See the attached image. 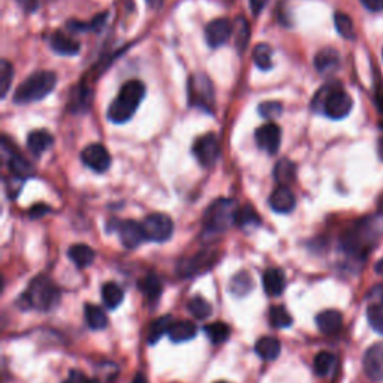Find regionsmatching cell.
I'll return each mask as SVG.
<instances>
[{
  "label": "cell",
  "instance_id": "obj_46",
  "mask_svg": "<svg viewBox=\"0 0 383 383\" xmlns=\"http://www.w3.org/2000/svg\"><path fill=\"white\" fill-rule=\"evenodd\" d=\"M364 8H367L371 12H382L383 11V0H361Z\"/></svg>",
  "mask_w": 383,
  "mask_h": 383
},
{
  "label": "cell",
  "instance_id": "obj_45",
  "mask_svg": "<svg viewBox=\"0 0 383 383\" xmlns=\"http://www.w3.org/2000/svg\"><path fill=\"white\" fill-rule=\"evenodd\" d=\"M17 3L26 14H32L40 6V0H17Z\"/></svg>",
  "mask_w": 383,
  "mask_h": 383
},
{
  "label": "cell",
  "instance_id": "obj_40",
  "mask_svg": "<svg viewBox=\"0 0 383 383\" xmlns=\"http://www.w3.org/2000/svg\"><path fill=\"white\" fill-rule=\"evenodd\" d=\"M252 287H253V280L250 279V275H248L247 273L237 274L231 282V292L237 296L246 295L248 291L252 289Z\"/></svg>",
  "mask_w": 383,
  "mask_h": 383
},
{
  "label": "cell",
  "instance_id": "obj_29",
  "mask_svg": "<svg viewBox=\"0 0 383 383\" xmlns=\"http://www.w3.org/2000/svg\"><path fill=\"white\" fill-rule=\"evenodd\" d=\"M8 165H9V171H11V174L17 178L26 180L27 177L33 176V167L20 155H11Z\"/></svg>",
  "mask_w": 383,
  "mask_h": 383
},
{
  "label": "cell",
  "instance_id": "obj_26",
  "mask_svg": "<svg viewBox=\"0 0 383 383\" xmlns=\"http://www.w3.org/2000/svg\"><path fill=\"white\" fill-rule=\"evenodd\" d=\"M295 172L296 168L292 162L287 159H282L277 162V165L274 167V180L279 183V186H289L295 180Z\"/></svg>",
  "mask_w": 383,
  "mask_h": 383
},
{
  "label": "cell",
  "instance_id": "obj_10",
  "mask_svg": "<svg viewBox=\"0 0 383 383\" xmlns=\"http://www.w3.org/2000/svg\"><path fill=\"white\" fill-rule=\"evenodd\" d=\"M255 139L257 147L266 151L268 155H275L280 148L282 142V129L279 124L266 123L264 126L257 128L255 132Z\"/></svg>",
  "mask_w": 383,
  "mask_h": 383
},
{
  "label": "cell",
  "instance_id": "obj_23",
  "mask_svg": "<svg viewBox=\"0 0 383 383\" xmlns=\"http://www.w3.org/2000/svg\"><path fill=\"white\" fill-rule=\"evenodd\" d=\"M53 51L60 56H76L80 53V42L63 33H54L50 40Z\"/></svg>",
  "mask_w": 383,
  "mask_h": 383
},
{
  "label": "cell",
  "instance_id": "obj_1",
  "mask_svg": "<svg viewBox=\"0 0 383 383\" xmlns=\"http://www.w3.org/2000/svg\"><path fill=\"white\" fill-rule=\"evenodd\" d=\"M383 238V219L380 216H368L357 220L341 235V248L349 256L367 257Z\"/></svg>",
  "mask_w": 383,
  "mask_h": 383
},
{
  "label": "cell",
  "instance_id": "obj_42",
  "mask_svg": "<svg viewBox=\"0 0 383 383\" xmlns=\"http://www.w3.org/2000/svg\"><path fill=\"white\" fill-rule=\"evenodd\" d=\"M71 99L74 101L72 105H71V110H72L74 112H76V111H84V110H87L85 107H87V105H89L87 101H90V93H89L87 89L83 87V89H80L78 94L72 96Z\"/></svg>",
  "mask_w": 383,
  "mask_h": 383
},
{
  "label": "cell",
  "instance_id": "obj_7",
  "mask_svg": "<svg viewBox=\"0 0 383 383\" xmlns=\"http://www.w3.org/2000/svg\"><path fill=\"white\" fill-rule=\"evenodd\" d=\"M238 204L234 199L220 198L207 208L204 216V225L208 231L223 232L235 223V214Z\"/></svg>",
  "mask_w": 383,
  "mask_h": 383
},
{
  "label": "cell",
  "instance_id": "obj_31",
  "mask_svg": "<svg viewBox=\"0 0 383 383\" xmlns=\"http://www.w3.org/2000/svg\"><path fill=\"white\" fill-rule=\"evenodd\" d=\"M102 300L108 309H117L123 301V291L116 283H107L102 287Z\"/></svg>",
  "mask_w": 383,
  "mask_h": 383
},
{
  "label": "cell",
  "instance_id": "obj_43",
  "mask_svg": "<svg viewBox=\"0 0 383 383\" xmlns=\"http://www.w3.org/2000/svg\"><path fill=\"white\" fill-rule=\"evenodd\" d=\"M48 213H50V207H48L46 204H36L31 210H28V216H31L32 219H41L42 216H45Z\"/></svg>",
  "mask_w": 383,
  "mask_h": 383
},
{
  "label": "cell",
  "instance_id": "obj_13",
  "mask_svg": "<svg viewBox=\"0 0 383 383\" xmlns=\"http://www.w3.org/2000/svg\"><path fill=\"white\" fill-rule=\"evenodd\" d=\"M362 366L366 375L375 382L383 380V341L375 343L364 353Z\"/></svg>",
  "mask_w": 383,
  "mask_h": 383
},
{
  "label": "cell",
  "instance_id": "obj_47",
  "mask_svg": "<svg viewBox=\"0 0 383 383\" xmlns=\"http://www.w3.org/2000/svg\"><path fill=\"white\" fill-rule=\"evenodd\" d=\"M268 0H248V5H250L252 12L255 15H259V12L266 6Z\"/></svg>",
  "mask_w": 383,
  "mask_h": 383
},
{
  "label": "cell",
  "instance_id": "obj_52",
  "mask_svg": "<svg viewBox=\"0 0 383 383\" xmlns=\"http://www.w3.org/2000/svg\"><path fill=\"white\" fill-rule=\"evenodd\" d=\"M133 383H148L146 376H142V375H137V377L133 379Z\"/></svg>",
  "mask_w": 383,
  "mask_h": 383
},
{
  "label": "cell",
  "instance_id": "obj_8",
  "mask_svg": "<svg viewBox=\"0 0 383 383\" xmlns=\"http://www.w3.org/2000/svg\"><path fill=\"white\" fill-rule=\"evenodd\" d=\"M142 229L148 241L164 243L174 232V223L169 216L162 213H153L144 219Z\"/></svg>",
  "mask_w": 383,
  "mask_h": 383
},
{
  "label": "cell",
  "instance_id": "obj_2",
  "mask_svg": "<svg viewBox=\"0 0 383 383\" xmlns=\"http://www.w3.org/2000/svg\"><path fill=\"white\" fill-rule=\"evenodd\" d=\"M144 96H146V85H144V83L139 80L124 83L117 98L111 102L107 117L117 124L129 121L133 117V114L137 112Z\"/></svg>",
  "mask_w": 383,
  "mask_h": 383
},
{
  "label": "cell",
  "instance_id": "obj_5",
  "mask_svg": "<svg viewBox=\"0 0 383 383\" xmlns=\"http://www.w3.org/2000/svg\"><path fill=\"white\" fill-rule=\"evenodd\" d=\"M23 300L26 307L46 312L56 307L60 300V292L50 279L40 275L28 284L27 291L23 293Z\"/></svg>",
  "mask_w": 383,
  "mask_h": 383
},
{
  "label": "cell",
  "instance_id": "obj_34",
  "mask_svg": "<svg viewBox=\"0 0 383 383\" xmlns=\"http://www.w3.org/2000/svg\"><path fill=\"white\" fill-rule=\"evenodd\" d=\"M187 307H189V312L192 313V316L199 321L210 318L213 313L212 305H210V303L205 298H203V296H195V298H192L189 301Z\"/></svg>",
  "mask_w": 383,
  "mask_h": 383
},
{
  "label": "cell",
  "instance_id": "obj_21",
  "mask_svg": "<svg viewBox=\"0 0 383 383\" xmlns=\"http://www.w3.org/2000/svg\"><path fill=\"white\" fill-rule=\"evenodd\" d=\"M280 350H282L280 341L275 337H270V335H266V337H262L257 340L256 346H255V352L257 353V357L264 361L277 359L280 355Z\"/></svg>",
  "mask_w": 383,
  "mask_h": 383
},
{
  "label": "cell",
  "instance_id": "obj_41",
  "mask_svg": "<svg viewBox=\"0 0 383 383\" xmlns=\"http://www.w3.org/2000/svg\"><path fill=\"white\" fill-rule=\"evenodd\" d=\"M257 111H259L261 116L266 120H274L277 119L282 114L283 111V107L280 102H275V101H268V102H264L259 105V108H257Z\"/></svg>",
  "mask_w": 383,
  "mask_h": 383
},
{
  "label": "cell",
  "instance_id": "obj_28",
  "mask_svg": "<svg viewBox=\"0 0 383 383\" xmlns=\"http://www.w3.org/2000/svg\"><path fill=\"white\" fill-rule=\"evenodd\" d=\"M172 323L171 316H160L159 319H156L150 325L148 328V334H147V340L150 344H156L162 337H164L165 334H168L169 327Z\"/></svg>",
  "mask_w": 383,
  "mask_h": 383
},
{
  "label": "cell",
  "instance_id": "obj_25",
  "mask_svg": "<svg viewBox=\"0 0 383 383\" xmlns=\"http://www.w3.org/2000/svg\"><path fill=\"white\" fill-rule=\"evenodd\" d=\"M84 314H85V322H87V325L92 330L99 331V330H103L108 325L107 314H105L103 309H101L99 305L85 304Z\"/></svg>",
  "mask_w": 383,
  "mask_h": 383
},
{
  "label": "cell",
  "instance_id": "obj_18",
  "mask_svg": "<svg viewBox=\"0 0 383 383\" xmlns=\"http://www.w3.org/2000/svg\"><path fill=\"white\" fill-rule=\"evenodd\" d=\"M314 66L322 75L332 74L340 66V54L334 48H323V50L316 54Z\"/></svg>",
  "mask_w": 383,
  "mask_h": 383
},
{
  "label": "cell",
  "instance_id": "obj_14",
  "mask_svg": "<svg viewBox=\"0 0 383 383\" xmlns=\"http://www.w3.org/2000/svg\"><path fill=\"white\" fill-rule=\"evenodd\" d=\"M371 303L367 307V319L370 327L383 335V286H377L370 292Z\"/></svg>",
  "mask_w": 383,
  "mask_h": 383
},
{
  "label": "cell",
  "instance_id": "obj_20",
  "mask_svg": "<svg viewBox=\"0 0 383 383\" xmlns=\"http://www.w3.org/2000/svg\"><path fill=\"white\" fill-rule=\"evenodd\" d=\"M54 144V138L46 130H33L27 137V148L33 156H41L42 153L50 150Z\"/></svg>",
  "mask_w": 383,
  "mask_h": 383
},
{
  "label": "cell",
  "instance_id": "obj_38",
  "mask_svg": "<svg viewBox=\"0 0 383 383\" xmlns=\"http://www.w3.org/2000/svg\"><path fill=\"white\" fill-rule=\"evenodd\" d=\"M334 23L337 32L344 37V40H355V27H353V22L350 20V17L337 12L334 15Z\"/></svg>",
  "mask_w": 383,
  "mask_h": 383
},
{
  "label": "cell",
  "instance_id": "obj_15",
  "mask_svg": "<svg viewBox=\"0 0 383 383\" xmlns=\"http://www.w3.org/2000/svg\"><path fill=\"white\" fill-rule=\"evenodd\" d=\"M119 235L120 241L126 248H137L144 239L146 234H144L142 223L135 222V220H124L119 226Z\"/></svg>",
  "mask_w": 383,
  "mask_h": 383
},
{
  "label": "cell",
  "instance_id": "obj_33",
  "mask_svg": "<svg viewBox=\"0 0 383 383\" xmlns=\"http://www.w3.org/2000/svg\"><path fill=\"white\" fill-rule=\"evenodd\" d=\"M273 50L268 44H257L253 48V60L256 66L262 71H268L273 68Z\"/></svg>",
  "mask_w": 383,
  "mask_h": 383
},
{
  "label": "cell",
  "instance_id": "obj_4",
  "mask_svg": "<svg viewBox=\"0 0 383 383\" xmlns=\"http://www.w3.org/2000/svg\"><path fill=\"white\" fill-rule=\"evenodd\" d=\"M57 84V75L51 71H37L18 85L14 93L17 103H31L41 101L50 94Z\"/></svg>",
  "mask_w": 383,
  "mask_h": 383
},
{
  "label": "cell",
  "instance_id": "obj_49",
  "mask_svg": "<svg viewBox=\"0 0 383 383\" xmlns=\"http://www.w3.org/2000/svg\"><path fill=\"white\" fill-rule=\"evenodd\" d=\"M162 2H164V0H147L148 6L153 8V9H158L162 5Z\"/></svg>",
  "mask_w": 383,
  "mask_h": 383
},
{
  "label": "cell",
  "instance_id": "obj_37",
  "mask_svg": "<svg viewBox=\"0 0 383 383\" xmlns=\"http://www.w3.org/2000/svg\"><path fill=\"white\" fill-rule=\"evenodd\" d=\"M142 292L146 295L148 301H158L162 293V283L156 274H148L146 279L142 280Z\"/></svg>",
  "mask_w": 383,
  "mask_h": 383
},
{
  "label": "cell",
  "instance_id": "obj_44",
  "mask_svg": "<svg viewBox=\"0 0 383 383\" xmlns=\"http://www.w3.org/2000/svg\"><path fill=\"white\" fill-rule=\"evenodd\" d=\"M63 383H90V379L85 377L84 373H81L80 370H71L68 379Z\"/></svg>",
  "mask_w": 383,
  "mask_h": 383
},
{
  "label": "cell",
  "instance_id": "obj_27",
  "mask_svg": "<svg viewBox=\"0 0 383 383\" xmlns=\"http://www.w3.org/2000/svg\"><path fill=\"white\" fill-rule=\"evenodd\" d=\"M232 35L238 53H243L248 44V36H250V26L244 17H238L235 20Z\"/></svg>",
  "mask_w": 383,
  "mask_h": 383
},
{
  "label": "cell",
  "instance_id": "obj_22",
  "mask_svg": "<svg viewBox=\"0 0 383 383\" xmlns=\"http://www.w3.org/2000/svg\"><path fill=\"white\" fill-rule=\"evenodd\" d=\"M196 325L190 321H180V322H172L168 337L171 341L174 343H183L189 341L196 335Z\"/></svg>",
  "mask_w": 383,
  "mask_h": 383
},
{
  "label": "cell",
  "instance_id": "obj_9",
  "mask_svg": "<svg viewBox=\"0 0 383 383\" xmlns=\"http://www.w3.org/2000/svg\"><path fill=\"white\" fill-rule=\"evenodd\" d=\"M194 155L196 160L204 168H212L220 156V144L214 133H207V135L199 137L194 144Z\"/></svg>",
  "mask_w": 383,
  "mask_h": 383
},
{
  "label": "cell",
  "instance_id": "obj_53",
  "mask_svg": "<svg viewBox=\"0 0 383 383\" xmlns=\"http://www.w3.org/2000/svg\"><path fill=\"white\" fill-rule=\"evenodd\" d=\"M90 383H102V382L98 380V379H94V380H90Z\"/></svg>",
  "mask_w": 383,
  "mask_h": 383
},
{
  "label": "cell",
  "instance_id": "obj_35",
  "mask_svg": "<svg viewBox=\"0 0 383 383\" xmlns=\"http://www.w3.org/2000/svg\"><path fill=\"white\" fill-rule=\"evenodd\" d=\"M261 219L255 212V208L250 205H243L238 207L237 214H235V225L246 228V226H252V225H259Z\"/></svg>",
  "mask_w": 383,
  "mask_h": 383
},
{
  "label": "cell",
  "instance_id": "obj_30",
  "mask_svg": "<svg viewBox=\"0 0 383 383\" xmlns=\"http://www.w3.org/2000/svg\"><path fill=\"white\" fill-rule=\"evenodd\" d=\"M335 366V357L331 352H319L313 359V370L319 377L328 376Z\"/></svg>",
  "mask_w": 383,
  "mask_h": 383
},
{
  "label": "cell",
  "instance_id": "obj_16",
  "mask_svg": "<svg viewBox=\"0 0 383 383\" xmlns=\"http://www.w3.org/2000/svg\"><path fill=\"white\" fill-rule=\"evenodd\" d=\"M295 195L287 186H279L274 189L270 196V205L275 213H291L295 208Z\"/></svg>",
  "mask_w": 383,
  "mask_h": 383
},
{
  "label": "cell",
  "instance_id": "obj_50",
  "mask_svg": "<svg viewBox=\"0 0 383 383\" xmlns=\"http://www.w3.org/2000/svg\"><path fill=\"white\" fill-rule=\"evenodd\" d=\"M375 271H376V274H379V275L382 277V279H383V259H382V261H379V262L376 264V266H375Z\"/></svg>",
  "mask_w": 383,
  "mask_h": 383
},
{
  "label": "cell",
  "instance_id": "obj_19",
  "mask_svg": "<svg viewBox=\"0 0 383 383\" xmlns=\"http://www.w3.org/2000/svg\"><path fill=\"white\" fill-rule=\"evenodd\" d=\"M262 284L265 292L270 296H279L286 287V277L279 268H268L262 275Z\"/></svg>",
  "mask_w": 383,
  "mask_h": 383
},
{
  "label": "cell",
  "instance_id": "obj_12",
  "mask_svg": "<svg viewBox=\"0 0 383 383\" xmlns=\"http://www.w3.org/2000/svg\"><path fill=\"white\" fill-rule=\"evenodd\" d=\"M234 33V24L228 18H216L205 27V40L212 48H219L228 42Z\"/></svg>",
  "mask_w": 383,
  "mask_h": 383
},
{
  "label": "cell",
  "instance_id": "obj_51",
  "mask_svg": "<svg viewBox=\"0 0 383 383\" xmlns=\"http://www.w3.org/2000/svg\"><path fill=\"white\" fill-rule=\"evenodd\" d=\"M377 153H379V158L383 160V138H380L377 142Z\"/></svg>",
  "mask_w": 383,
  "mask_h": 383
},
{
  "label": "cell",
  "instance_id": "obj_32",
  "mask_svg": "<svg viewBox=\"0 0 383 383\" xmlns=\"http://www.w3.org/2000/svg\"><path fill=\"white\" fill-rule=\"evenodd\" d=\"M204 332L207 337L210 339V341L214 344H220L229 339V335H231V330L226 323L223 322H213L208 323L204 327Z\"/></svg>",
  "mask_w": 383,
  "mask_h": 383
},
{
  "label": "cell",
  "instance_id": "obj_39",
  "mask_svg": "<svg viewBox=\"0 0 383 383\" xmlns=\"http://www.w3.org/2000/svg\"><path fill=\"white\" fill-rule=\"evenodd\" d=\"M12 78H14L12 65L8 60H2L0 62V87H2V90H0V96H2V99L6 98L9 87H11L12 84Z\"/></svg>",
  "mask_w": 383,
  "mask_h": 383
},
{
  "label": "cell",
  "instance_id": "obj_3",
  "mask_svg": "<svg viewBox=\"0 0 383 383\" xmlns=\"http://www.w3.org/2000/svg\"><path fill=\"white\" fill-rule=\"evenodd\" d=\"M353 107L350 94L340 84H328L322 87L314 96L313 108L322 111L325 116L332 120H341L348 117Z\"/></svg>",
  "mask_w": 383,
  "mask_h": 383
},
{
  "label": "cell",
  "instance_id": "obj_48",
  "mask_svg": "<svg viewBox=\"0 0 383 383\" xmlns=\"http://www.w3.org/2000/svg\"><path fill=\"white\" fill-rule=\"evenodd\" d=\"M376 108H377L379 116H380L379 126L383 129V92L382 90H377V93H376Z\"/></svg>",
  "mask_w": 383,
  "mask_h": 383
},
{
  "label": "cell",
  "instance_id": "obj_6",
  "mask_svg": "<svg viewBox=\"0 0 383 383\" xmlns=\"http://www.w3.org/2000/svg\"><path fill=\"white\" fill-rule=\"evenodd\" d=\"M214 96V85L205 74H194L189 76L187 101L190 107L213 112L216 103Z\"/></svg>",
  "mask_w": 383,
  "mask_h": 383
},
{
  "label": "cell",
  "instance_id": "obj_17",
  "mask_svg": "<svg viewBox=\"0 0 383 383\" xmlns=\"http://www.w3.org/2000/svg\"><path fill=\"white\" fill-rule=\"evenodd\" d=\"M316 325L322 334L334 335L343 327V316L339 310H323L316 316Z\"/></svg>",
  "mask_w": 383,
  "mask_h": 383
},
{
  "label": "cell",
  "instance_id": "obj_11",
  "mask_svg": "<svg viewBox=\"0 0 383 383\" xmlns=\"http://www.w3.org/2000/svg\"><path fill=\"white\" fill-rule=\"evenodd\" d=\"M81 160L85 167H89L94 172H99V174L108 171L111 167V156L102 144H90L85 147L81 151Z\"/></svg>",
  "mask_w": 383,
  "mask_h": 383
},
{
  "label": "cell",
  "instance_id": "obj_24",
  "mask_svg": "<svg viewBox=\"0 0 383 383\" xmlns=\"http://www.w3.org/2000/svg\"><path fill=\"white\" fill-rule=\"evenodd\" d=\"M69 259L78 266V268H85L90 266L94 262L96 253L93 248L87 244H75L69 248Z\"/></svg>",
  "mask_w": 383,
  "mask_h": 383
},
{
  "label": "cell",
  "instance_id": "obj_36",
  "mask_svg": "<svg viewBox=\"0 0 383 383\" xmlns=\"http://www.w3.org/2000/svg\"><path fill=\"white\" fill-rule=\"evenodd\" d=\"M270 323L273 328H289L292 318L283 305H273L270 309Z\"/></svg>",
  "mask_w": 383,
  "mask_h": 383
},
{
  "label": "cell",
  "instance_id": "obj_54",
  "mask_svg": "<svg viewBox=\"0 0 383 383\" xmlns=\"http://www.w3.org/2000/svg\"><path fill=\"white\" fill-rule=\"evenodd\" d=\"M216 383H229V382H225V380H219V382H216Z\"/></svg>",
  "mask_w": 383,
  "mask_h": 383
}]
</instances>
